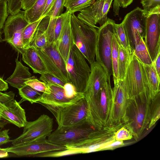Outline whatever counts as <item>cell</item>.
I'll return each instance as SVG.
<instances>
[{
	"mask_svg": "<svg viewBox=\"0 0 160 160\" xmlns=\"http://www.w3.org/2000/svg\"><path fill=\"white\" fill-rule=\"evenodd\" d=\"M28 24L24 11L9 16L3 28L4 38L3 41L9 43L18 53L22 54L25 49L23 42L22 33Z\"/></svg>",
	"mask_w": 160,
	"mask_h": 160,
	"instance_id": "cell-9",
	"label": "cell"
},
{
	"mask_svg": "<svg viewBox=\"0 0 160 160\" xmlns=\"http://www.w3.org/2000/svg\"><path fill=\"white\" fill-rule=\"evenodd\" d=\"M39 79L46 83H49L62 88H63L65 84L66 83L48 72L41 74Z\"/></svg>",
	"mask_w": 160,
	"mask_h": 160,
	"instance_id": "cell-38",
	"label": "cell"
},
{
	"mask_svg": "<svg viewBox=\"0 0 160 160\" xmlns=\"http://www.w3.org/2000/svg\"><path fill=\"white\" fill-rule=\"evenodd\" d=\"M8 88V83L0 77V91H5Z\"/></svg>",
	"mask_w": 160,
	"mask_h": 160,
	"instance_id": "cell-51",
	"label": "cell"
},
{
	"mask_svg": "<svg viewBox=\"0 0 160 160\" xmlns=\"http://www.w3.org/2000/svg\"><path fill=\"white\" fill-rule=\"evenodd\" d=\"M23 0H8V13L11 15L15 14L22 9V2Z\"/></svg>",
	"mask_w": 160,
	"mask_h": 160,
	"instance_id": "cell-41",
	"label": "cell"
},
{
	"mask_svg": "<svg viewBox=\"0 0 160 160\" xmlns=\"http://www.w3.org/2000/svg\"><path fill=\"white\" fill-rule=\"evenodd\" d=\"M22 55V60L32 69L34 73L41 74L48 72L35 47L29 46L25 48Z\"/></svg>",
	"mask_w": 160,
	"mask_h": 160,
	"instance_id": "cell-23",
	"label": "cell"
},
{
	"mask_svg": "<svg viewBox=\"0 0 160 160\" xmlns=\"http://www.w3.org/2000/svg\"><path fill=\"white\" fill-rule=\"evenodd\" d=\"M115 24L114 20L108 18L105 23L97 29L95 48L96 61L105 71L109 82L112 75V42Z\"/></svg>",
	"mask_w": 160,
	"mask_h": 160,
	"instance_id": "cell-5",
	"label": "cell"
},
{
	"mask_svg": "<svg viewBox=\"0 0 160 160\" xmlns=\"http://www.w3.org/2000/svg\"><path fill=\"white\" fill-rule=\"evenodd\" d=\"M122 83L129 99L149 92L142 63L132 53Z\"/></svg>",
	"mask_w": 160,
	"mask_h": 160,
	"instance_id": "cell-6",
	"label": "cell"
},
{
	"mask_svg": "<svg viewBox=\"0 0 160 160\" xmlns=\"http://www.w3.org/2000/svg\"><path fill=\"white\" fill-rule=\"evenodd\" d=\"M25 84L39 92L47 94L51 92L48 84L36 78L35 76H32L25 82Z\"/></svg>",
	"mask_w": 160,
	"mask_h": 160,
	"instance_id": "cell-35",
	"label": "cell"
},
{
	"mask_svg": "<svg viewBox=\"0 0 160 160\" xmlns=\"http://www.w3.org/2000/svg\"><path fill=\"white\" fill-rule=\"evenodd\" d=\"M147 15L143 9L137 7L127 13L122 22L128 42L133 52L137 38H144Z\"/></svg>",
	"mask_w": 160,
	"mask_h": 160,
	"instance_id": "cell-13",
	"label": "cell"
},
{
	"mask_svg": "<svg viewBox=\"0 0 160 160\" xmlns=\"http://www.w3.org/2000/svg\"><path fill=\"white\" fill-rule=\"evenodd\" d=\"M18 90L19 95L22 98L21 100L18 102L20 104L26 101L29 102L32 104L37 103L42 94L39 92L26 84Z\"/></svg>",
	"mask_w": 160,
	"mask_h": 160,
	"instance_id": "cell-29",
	"label": "cell"
},
{
	"mask_svg": "<svg viewBox=\"0 0 160 160\" xmlns=\"http://www.w3.org/2000/svg\"><path fill=\"white\" fill-rule=\"evenodd\" d=\"M9 131V129H5L0 131V146L10 142Z\"/></svg>",
	"mask_w": 160,
	"mask_h": 160,
	"instance_id": "cell-46",
	"label": "cell"
},
{
	"mask_svg": "<svg viewBox=\"0 0 160 160\" xmlns=\"http://www.w3.org/2000/svg\"><path fill=\"white\" fill-rule=\"evenodd\" d=\"M152 64L158 75L160 77V46L158 48L156 55L152 61Z\"/></svg>",
	"mask_w": 160,
	"mask_h": 160,
	"instance_id": "cell-45",
	"label": "cell"
},
{
	"mask_svg": "<svg viewBox=\"0 0 160 160\" xmlns=\"http://www.w3.org/2000/svg\"><path fill=\"white\" fill-rule=\"evenodd\" d=\"M66 66L69 82L74 86L78 92H83L91 68L84 55L74 43L70 47Z\"/></svg>",
	"mask_w": 160,
	"mask_h": 160,
	"instance_id": "cell-4",
	"label": "cell"
},
{
	"mask_svg": "<svg viewBox=\"0 0 160 160\" xmlns=\"http://www.w3.org/2000/svg\"><path fill=\"white\" fill-rule=\"evenodd\" d=\"M90 65L91 72L83 93L88 116L95 120L100 117L99 101L101 87L105 82L109 81L106 73L98 63L94 61Z\"/></svg>",
	"mask_w": 160,
	"mask_h": 160,
	"instance_id": "cell-2",
	"label": "cell"
},
{
	"mask_svg": "<svg viewBox=\"0 0 160 160\" xmlns=\"http://www.w3.org/2000/svg\"><path fill=\"white\" fill-rule=\"evenodd\" d=\"M112 96L109 127L123 126L125 117L129 98L122 84L118 81L112 89Z\"/></svg>",
	"mask_w": 160,
	"mask_h": 160,
	"instance_id": "cell-14",
	"label": "cell"
},
{
	"mask_svg": "<svg viewBox=\"0 0 160 160\" xmlns=\"http://www.w3.org/2000/svg\"><path fill=\"white\" fill-rule=\"evenodd\" d=\"M6 107L4 104L0 102V129L3 128L8 122L3 120V119L1 117V114L3 110L5 109Z\"/></svg>",
	"mask_w": 160,
	"mask_h": 160,
	"instance_id": "cell-50",
	"label": "cell"
},
{
	"mask_svg": "<svg viewBox=\"0 0 160 160\" xmlns=\"http://www.w3.org/2000/svg\"><path fill=\"white\" fill-rule=\"evenodd\" d=\"M36 49L47 72L66 82H69L66 62L59 52L56 42H48L44 48Z\"/></svg>",
	"mask_w": 160,
	"mask_h": 160,
	"instance_id": "cell-8",
	"label": "cell"
},
{
	"mask_svg": "<svg viewBox=\"0 0 160 160\" xmlns=\"http://www.w3.org/2000/svg\"><path fill=\"white\" fill-rule=\"evenodd\" d=\"M80 153V152L77 150L67 148L64 150L54 151L43 153L40 155L38 157H58Z\"/></svg>",
	"mask_w": 160,
	"mask_h": 160,
	"instance_id": "cell-37",
	"label": "cell"
},
{
	"mask_svg": "<svg viewBox=\"0 0 160 160\" xmlns=\"http://www.w3.org/2000/svg\"><path fill=\"white\" fill-rule=\"evenodd\" d=\"M66 1V0H55L52 6L46 16L49 17V20L56 18L62 13Z\"/></svg>",
	"mask_w": 160,
	"mask_h": 160,
	"instance_id": "cell-36",
	"label": "cell"
},
{
	"mask_svg": "<svg viewBox=\"0 0 160 160\" xmlns=\"http://www.w3.org/2000/svg\"><path fill=\"white\" fill-rule=\"evenodd\" d=\"M140 3L146 15L153 9L160 7V0H141Z\"/></svg>",
	"mask_w": 160,
	"mask_h": 160,
	"instance_id": "cell-39",
	"label": "cell"
},
{
	"mask_svg": "<svg viewBox=\"0 0 160 160\" xmlns=\"http://www.w3.org/2000/svg\"><path fill=\"white\" fill-rule=\"evenodd\" d=\"M71 14L69 13L64 21L58 40L56 42L58 49L66 62L70 48L73 43L71 22Z\"/></svg>",
	"mask_w": 160,
	"mask_h": 160,
	"instance_id": "cell-21",
	"label": "cell"
},
{
	"mask_svg": "<svg viewBox=\"0 0 160 160\" xmlns=\"http://www.w3.org/2000/svg\"><path fill=\"white\" fill-rule=\"evenodd\" d=\"M16 66L12 75L5 81L12 87L20 89L25 85V82L32 77L29 68L23 65L18 58L15 59Z\"/></svg>",
	"mask_w": 160,
	"mask_h": 160,
	"instance_id": "cell-22",
	"label": "cell"
},
{
	"mask_svg": "<svg viewBox=\"0 0 160 160\" xmlns=\"http://www.w3.org/2000/svg\"><path fill=\"white\" fill-rule=\"evenodd\" d=\"M119 128L117 127H107L100 129H96L82 141L65 147L67 148L77 150L81 153L100 151L103 146L116 140L115 133Z\"/></svg>",
	"mask_w": 160,
	"mask_h": 160,
	"instance_id": "cell-7",
	"label": "cell"
},
{
	"mask_svg": "<svg viewBox=\"0 0 160 160\" xmlns=\"http://www.w3.org/2000/svg\"><path fill=\"white\" fill-rule=\"evenodd\" d=\"M114 137L116 140L123 141L131 139L133 136L128 129L123 126L115 132Z\"/></svg>",
	"mask_w": 160,
	"mask_h": 160,
	"instance_id": "cell-40",
	"label": "cell"
},
{
	"mask_svg": "<svg viewBox=\"0 0 160 160\" xmlns=\"http://www.w3.org/2000/svg\"><path fill=\"white\" fill-rule=\"evenodd\" d=\"M112 96V90L110 82L106 81L101 87L99 101L100 116L103 127H109Z\"/></svg>",
	"mask_w": 160,
	"mask_h": 160,
	"instance_id": "cell-20",
	"label": "cell"
},
{
	"mask_svg": "<svg viewBox=\"0 0 160 160\" xmlns=\"http://www.w3.org/2000/svg\"><path fill=\"white\" fill-rule=\"evenodd\" d=\"M132 53L131 49H126L119 46L118 67V82L123 81L125 78Z\"/></svg>",
	"mask_w": 160,
	"mask_h": 160,
	"instance_id": "cell-25",
	"label": "cell"
},
{
	"mask_svg": "<svg viewBox=\"0 0 160 160\" xmlns=\"http://www.w3.org/2000/svg\"><path fill=\"white\" fill-rule=\"evenodd\" d=\"M47 0H37L29 9L25 11L28 23L36 21L42 18Z\"/></svg>",
	"mask_w": 160,
	"mask_h": 160,
	"instance_id": "cell-28",
	"label": "cell"
},
{
	"mask_svg": "<svg viewBox=\"0 0 160 160\" xmlns=\"http://www.w3.org/2000/svg\"><path fill=\"white\" fill-rule=\"evenodd\" d=\"M132 53L144 64H150L152 63L143 38L141 37L136 40L135 48Z\"/></svg>",
	"mask_w": 160,
	"mask_h": 160,
	"instance_id": "cell-27",
	"label": "cell"
},
{
	"mask_svg": "<svg viewBox=\"0 0 160 160\" xmlns=\"http://www.w3.org/2000/svg\"><path fill=\"white\" fill-rule=\"evenodd\" d=\"M160 117V92L152 100L150 110V122L148 129L153 126Z\"/></svg>",
	"mask_w": 160,
	"mask_h": 160,
	"instance_id": "cell-32",
	"label": "cell"
},
{
	"mask_svg": "<svg viewBox=\"0 0 160 160\" xmlns=\"http://www.w3.org/2000/svg\"><path fill=\"white\" fill-rule=\"evenodd\" d=\"M96 129L88 119H86L63 130L56 129L52 132L47 140L55 144L65 147L82 141Z\"/></svg>",
	"mask_w": 160,
	"mask_h": 160,
	"instance_id": "cell-11",
	"label": "cell"
},
{
	"mask_svg": "<svg viewBox=\"0 0 160 160\" xmlns=\"http://www.w3.org/2000/svg\"><path fill=\"white\" fill-rule=\"evenodd\" d=\"M55 0H47L45 6L42 17L44 18L52 6Z\"/></svg>",
	"mask_w": 160,
	"mask_h": 160,
	"instance_id": "cell-49",
	"label": "cell"
},
{
	"mask_svg": "<svg viewBox=\"0 0 160 160\" xmlns=\"http://www.w3.org/2000/svg\"><path fill=\"white\" fill-rule=\"evenodd\" d=\"M69 13L66 11L62 13L56 18L55 23L53 26L47 28L46 34L48 42H56L60 35L63 22Z\"/></svg>",
	"mask_w": 160,
	"mask_h": 160,
	"instance_id": "cell-26",
	"label": "cell"
},
{
	"mask_svg": "<svg viewBox=\"0 0 160 160\" xmlns=\"http://www.w3.org/2000/svg\"><path fill=\"white\" fill-rule=\"evenodd\" d=\"M113 0H97L90 6L80 12L77 18L84 24L98 29V23L102 26L106 22L107 14Z\"/></svg>",
	"mask_w": 160,
	"mask_h": 160,
	"instance_id": "cell-16",
	"label": "cell"
},
{
	"mask_svg": "<svg viewBox=\"0 0 160 160\" xmlns=\"http://www.w3.org/2000/svg\"><path fill=\"white\" fill-rule=\"evenodd\" d=\"M119 45L114 34L112 42L111 62L113 80L114 84L118 82V67L119 57Z\"/></svg>",
	"mask_w": 160,
	"mask_h": 160,
	"instance_id": "cell-30",
	"label": "cell"
},
{
	"mask_svg": "<svg viewBox=\"0 0 160 160\" xmlns=\"http://www.w3.org/2000/svg\"><path fill=\"white\" fill-rule=\"evenodd\" d=\"M37 0H23L22 2V9L24 11L30 8Z\"/></svg>",
	"mask_w": 160,
	"mask_h": 160,
	"instance_id": "cell-48",
	"label": "cell"
},
{
	"mask_svg": "<svg viewBox=\"0 0 160 160\" xmlns=\"http://www.w3.org/2000/svg\"><path fill=\"white\" fill-rule=\"evenodd\" d=\"M47 84L51 92L49 94L43 93L37 103L44 106L53 115L60 109L72 105L83 98L68 99L65 95L63 88L49 83Z\"/></svg>",
	"mask_w": 160,
	"mask_h": 160,
	"instance_id": "cell-18",
	"label": "cell"
},
{
	"mask_svg": "<svg viewBox=\"0 0 160 160\" xmlns=\"http://www.w3.org/2000/svg\"><path fill=\"white\" fill-rule=\"evenodd\" d=\"M4 149L8 152H12L19 156L38 157L43 153L64 150L67 148L65 147L50 142L46 138H43Z\"/></svg>",
	"mask_w": 160,
	"mask_h": 160,
	"instance_id": "cell-15",
	"label": "cell"
},
{
	"mask_svg": "<svg viewBox=\"0 0 160 160\" xmlns=\"http://www.w3.org/2000/svg\"><path fill=\"white\" fill-rule=\"evenodd\" d=\"M2 29H0V42H2L3 41V39L2 38Z\"/></svg>",
	"mask_w": 160,
	"mask_h": 160,
	"instance_id": "cell-54",
	"label": "cell"
},
{
	"mask_svg": "<svg viewBox=\"0 0 160 160\" xmlns=\"http://www.w3.org/2000/svg\"><path fill=\"white\" fill-rule=\"evenodd\" d=\"M15 94L12 91L3 93L0 91V102L3 104L14 99Z\"/></svg>",
	"mask_w": 160,
	"mask_h": 160,
	"instance_id": "cell-43",
	"label": "cell"
},
{
	"mask_svg": "<svg viewBox=\"0 0 160 160\" xmlns=\"http://www.w3.org/2000/svg\"><path fill=\"white\" fill-rule=\"evenodd\" d=\"M142 63L147 79L150 96L152 100L160 92V77L158 75L152 63L150 64Z\"/></svg>",
	"mask_w": 160,
	"mask_h": 160,
	"instance_id": "cell-24",
	"label": "cell"
},
{
	"mask_svg": "<svg viewBox=\"0 0 160 160\" xmlns=\"http://www.w3.org/2000/svg\"><path fill=\"white\" fill-rule=\"evenodd\" d=\"M53 115L58 124L57 129L59 131L75 125L88 119L87 101L84 97L73 104L60 109Z\"/></svg>",
	"mask_w": 160,
	"mask_h": 160,
	"instance_id": "cell-12",
	"label": "cell"
},
{
	"mask_svg": "<svg viewBox=\"0 0 160 160\" xmlns=\"http://www.w3.org/2000/svg\"><path fill=\"white\" fill-rule=\"evenodd\" d=\"M114 32L119 46L126 49H131L122 22L119 24L115 23Z\"/></svg>",
	"mask_w": 160,
	"mask_h": 160,
	"instance_id": "cell-34",
	"label": "cell"
},
{
	"mask_svg": "<svg viewBox=\"0 0 160 160\" xmlns=\"http://www.w3.org/2000/svg\"><path fill=\"white\" fill-rule=\"evenodd\" d=\"M53 120L47 115H41L36 120L27 122L22 133L10 140L12 146H16L35 140L46 138L52 131Z\"/></svg>",
	"mask_w": 160,
	"mask_h": 160,
	"instance_id": "cell-10",
	"label": "cell"
},
{
	"mask_svg": "<svg viewBox=\"0 0 160 160\" xmlns=\"http://www.w3.org/2000/svg\"><path fill=\"white\" fill-rule=\"evenodd\" d=\"M4 104L6 108L1 112L2 117L18 128H23L27 122L25 110L14 99Z\"/></svg>",
	"mask_w": 160,
	"mask_h": 160,
	"instance_id": "cell-19",
	"label": "cell"
},
{
	"mask_svg": "<svg viewBox=\"0 0 160 160\" xmlns=\"http://www.w3.org/2000/svg\"><path fill=\"white\" fill-rule=\"evenodd\" d=\"M97 0H66L64 7L71 13L81 11L91 5Z\"/></svg>",
	"mask_w": 160,
	"mask_h": 160,
	"instance_id": "cell-31",
	"label": "cell"
},
{
	"mask_svg": "<svg viewBox=\"0 0 160 160\" xmlns=\"http://www.w3.org/2000/svg\"><path fill=\"white\" fill-rule=\"evenodd\" d=\"M152 99L149 92L129 99L123 120V126L136 140L141 136L150 122V110Z\"/></svg>",
	"mask_w": 160,
	"mask_h": 160,
	"instance_id": "cell-1",
	"label": "cell"
},
{
	"mask_svg": "<svg viewBox=\"0 0 160 160\" xmlns=\"http://www.w3.org/2000/svg\"><path fill=\"white\" fill-rule=\"evenodd\" d=\"M9 14L7 2H0V29L3 28L5 22Z\"/></svg>",
	"mask_w": 160,
	"mask_h": 160,
	"instance_id": "cell-42",
	"label": "cell"
},
{
	"mask_svg": "<svg viewBox=\"0 0 160 160\" xmlns=\"http://www.w3.org/2000/svg\"><path fill=\"white\" fill-rule=\"evenodd\" d=\"M3 1H8V0H0V2H2Z\"/></svg>",
	"mask_w": 160,
	"mask_h": 160,
	"instance_id": "cell-55",
	"label": "cell"
},
{
	"mask_svg": "<svg viewBox=\"0 0 160 160\" xmlns=\"http://www.w3.org/2000/svg\"><path fill=\"white\" fill-rule=\"evenodd\" d=\"M8 152L4 148H0V158H7L9 157Z\"/></svg>",
	"mask_w": 160,
	"mask_h": 160,
	"instance_id": "cell-52",
	"label": "cell"
},
{
	"mask_svg": "<svg viewBox=\"0 0 160 160\" xmlns=\"http://www.w3.org/2000/svg\"><path fill=\"white\" fill-rule=\"evenodd\" d=\"M124 145V143L123 141L115 140L108 144L103 146L101 149L100 151L113 150L116 148L122 146Z\"/></svg>",
	"mask_w": 160,
	"mask_h": 160,
	"instance_id": "cell-44",
	"label": "cell"
},
{
	"mask_svg": "<svg viewBox=\"0 0 160 160\" xmlns=\"http://www.w3.org/2000/svg\"><path fill=\"white\" fill-rule=\"evenodd\" d=\"M160 7L147 15L144 42L152 61L160 46Z\"/></svg>",
	"mask_w": 160,
	"mask_h": 160,
	"instance_id": "cell-17",
	"label": "cell"
},
{
	"mask_svg": "<svg viewBox=\"0 0 160 160\" xmlns=\"http://www.w3.org/2000/svg\"><path fill=\"white\" fill-rule=\"evenodd\" d=\"M122 0H114L113 10L114 16H118L120 8L122 6Z\"/></svg>",
	"mask_w": 160,
	"mask_h": 160,
	"instance_id": "cell-47",
	"label": "cell"
},
{
	"mask_svg": "<svg viewBox=\"0 0 160 160\" xmlns=\"http://www.w3.org/2000/svg\"><path fill=\"white\" fill-rule=\"evenodd\" d=\"M134 0H122V6L123 8H126L132 3Z\"/></svg>",
	"mask_w": 160,
	"mask_h": 160,
	"instance_id": "cell-53",
	"label": "cell"
},
{
	"mask_svg": "<svg viewBox=\"0 0 160 160\" xmlns=\"http://www.w3.org/2000/svg\"><path fill=\"white\" fill-rule=\"evenodd\" d=\"M43 18L42 17L36 21L28 23L24 28L22 33V38L25 48L29 46L33 34Z\"/></svg>",
	"mask_w": 160,
	"mask_h": 160,
	"instance_id": "cell-33",
	"label": "cell"
},
{
	"mask_svg": "<svg viewBox=\"0 0 160 160\" xmlns=\"http://www.w3.org/2000/svg\"><path fill=\"white\" fill-rule=\"evenodd\" d=\"M73 42L90 64L95 61L97 29L84 24L71 14Z\"/></svg>",
	"mask_w": 160,
	"mask_h": 160,
	"instance_id": "cell-3",
	"label": "cell"
}]
</instances>
